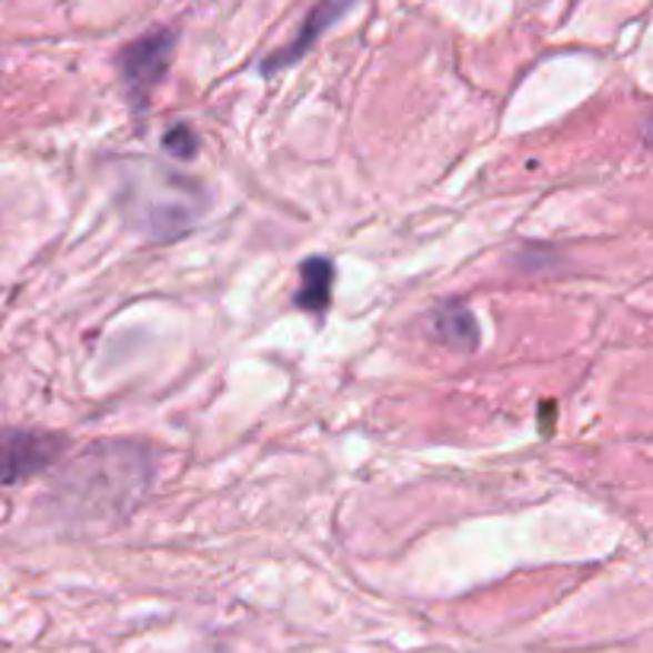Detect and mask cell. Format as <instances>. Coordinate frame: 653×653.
I'll return each mask as SVG.
<instances>
[{
    "mask_svg": "<svg viewBox=\"0 0 653 653\" xmlns=\"http://www.w3.org/2000/svg\"><path fill=\"white\" fill-rule=\"evenodd\" d=\"M150 460L134 443H99L73 462L58 484L61 513L80 520H121L141 501Z\"/></svg>",
    "mask_w": 653,
    "mask_h": 653,
    "instance_id": "cell-1",
    "label": "cell"
},
{
    "mask_svg": "<svg viewBox=\"0 0 653 653\" xmlns=\"http://www.w3.org/2000/svg\"><path fill=\"white\" fill-rule=\"evenodd\" d=\"M211 198L204 185L185 175L167 172L157 163H138V170L124 172L119 208L131 227H138L150 240H175L194 227V220L208 211Z\"/></svg>",
    "mask_w": 653,
    "mask_h": 653,
    "instance_id": "cell-2",
    "label": "cell"
},
{
    "mask_svg": "<svg viewBox=\"0 0 653 653\" xmlns=\"http://www.w3.org/2000/svg\"><path fill=\"white\" fill-rule=\"evenodd\" d=\"M172 51H175V32L172 29H153L141 39H134L119 54L121 87L138 109L147 106L150 93L163 83V77L172 64Z\"/></svg>",
    "mask_w": 653,
    "mask_h": 653,
    "instance_id": "cell-3",
    "label": "cell"
},
{
    "mask_svg": "<svg viewBox=\"0 0 653 653\" xmlns=\"http://www.w3.org/2000/svg\"><path fill=\"white\" fill-rule=\"evenodd\" d=\"M64 446L68 440L61 434L32 431V428H3L0 431V488L42 475L61 460Z\"/></svg>",
    "mask_w": 653,
    "mask_h": 653,
    "instance_id": "cell-4",
    "label": "cell"
},
{
    "mask_svg": "<svg viewBox=\"0 0 653 653\" xmlns=\"http://www.w3.org/2000/svg\"><path fill=\"white\" fill-rule=\"evenodd\" d=\"M354 0H319L313 10H310V17L303 20V29H300V36L293 39L291 46L284 51H278V54H271L265 64H262V73H274L281 71V68H288L293 61H300L307 51L313 49V42L329 29V26L339 20L341 13L351 7Z\"/></svg>",
    "mask_w": 653,
    "mask_h": 653,
    "instance_id": "cell-5",
    "label": "cell"
},
{
    "mask_svg": "<svg viewBox=\"0 0 653 653\" xmlns=\"http://www.w3.org/2000/svg\"><path fill=\"white\" fill-rule=\"evenodd\" d=\"M428 329H431V335L440 344H446L453 351H475L479 341H482L479 319L460 300H443L431 313V325Z\"/></svg>",
    "mask_w": 653,
    "mask_h": 653,
    "instance_id": "cell-6",
    "label": "cell"
},
{
    "mask_svg": "<svg viewBox=\"0 0 653 653\" xmlns=\"http://www.w3.org/2000/svg\"><path fill=\"white\" fill-rule=\"evenodd\" d=\"M332 288H335V265L322 255H313L300 265V288L293 293L297 310L303 313H325L332 303Z\"/></svg>",
    "mask_w": 653,
    "mask_h": 653,
    "instance_id": "cell-7",
    "label": "cell"
},
{
    "mask_svg": "<svg viewBox=\"0 0 653 653\" xmlns=\"http://www.w3.org/2000/svg\"><path fill=\"white\" fill-rule=\"evenodd\" d=\"M163 150L175 160H192L198 153V134H194L192 124H172L163 134Z\"/></svg>",
    "mask_w": 653,
    "mask_h": 653,
    "instance_id": "cell-8",
    "label": "cell"
}]
</instances>
